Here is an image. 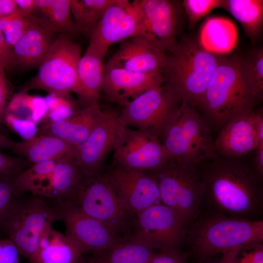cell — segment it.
<instances>
[{"label": "cell", "instance_id": "obj_22", "mask_svg": "<svg viewBox=\"0 0 263 263\" xmlns=\"http://www.w3.org/2000/svg\"><path fill=\"white\" fill-rule=\"evenodd\" d=\"M105 56L89 46L79 60L75 94L80 109L98 102L105 69Z\"/></svg>", "mask_w": 263, "mask_h": 263}, {"label": "cell", "instance_id": "obj_20", "mask_svg": "<svg viewBox=\"0 0 263 263\" xmlns=\"http://www.w3.org/2000/svg\"><path fill=\"white\" fill-rule=\"evenodd\" d=\"M255 110L235 117L224 125L214 140L218 155L241 158L255 150L259 144L255 128Z\"/></svg>", "mask_w": 263, "mask_h": 263}, {"label": "cell", "instance_id": "obj_40", "mask_svg": "<svg viewBox=\"0 0 263 263\" xmlns=\"http://www.w3.org/2000/svg\"><path fill=\"white\" fill-rule=\"evenodd\" d=\"M150 263H187V262L180 250H175L156 252Z\"/></svg>", "mask_w": 263, "mask_h": 263}, {"label": "cell", "instance_id": "obj_30", "mask_svg": "<svg viewBox=\"0 0 263 263\" xmlns=\"http://www.w3.org/2000/svg\"><path fill=\"white\" fill-rule=\"evenodd\" d=\"M31 19L36 24L71 38L80 34L72 16L70 0H53L45 13L31 16Z\"/></svg>", "mask_w": 263, "mask_h": 263}, {"label": "cell", "instance_id": "obj_38", "mask_svg": "<svg viewBox=\"0 0 263 263\" xmlns=\"http://www.w3.org/2000/svg\"><path fill=\"white\" fill-rule=\"evenodd\" d=\"M33 165L23 158L8 155L0 151V175H16Z\"/></svg>", "mask_w": 263, "mask_h": 263}, {"label": "cell", "instance_id": "obj_15", "mask_svg": "<svg viewBox=\"0 0 263 263\" xmlns=\"http://www.w3.org/2000/svg\"><path fill=\"white\" fill-rule=\"evenodd\" d=\"M55 201L65 225L66 234L77 244L84 254L100 253L123 239L70 202Z\"/></svg>", "mask_w": 263, "mask_h": 263}, {"label": "cell", "instance_id": "obj_4", "mask_svg": "<svg viewBox=\"0 0 263 263\" xmlns=\"http://www.w3.org/2000/svg\"><path fill=\"white\" fill-rule=\"evenodd\" d=\"M239 58L223 55L197 108L211 129L219 131L235 117L253 109L257 103L240 76Z\"/></svg>", "mask_w": 263, "mask_h": 263}, {"label": "cell", "instance_id": "obj_43", "mask_svg": "<svg viewBox=\"0 0 263 263\" xmlns=\"http://www.w3.org/2000/svg\"><path fill=\"white\" fill-rule=\"evenodd\" d=\"M18 9L24 15L30 17L36 8V0H14Z\"/></svg>", "mask_w": 263, "mask_h": 263}, {"label": "cell", "instance_id": "obj_25", "mask_svg": "<svg viewBox=\"0 0 263 263\" xmlns=\"http://www.w3.org/2000/svg\"><path fill=\"white\" fill-rule=\"evenodd\" d=\"M76 146L54 136L39 135L16 142L13 150L34 164L65 157L73 158Z\"/></svg>", "mask_w": 263, "mask_h": 263}, {"label": "cell", "instance_id": "obj_14", "mask_svg": "<svg viewBox=\"0 0 263 263\" xmlns=\"http://www.w3.org/2000/svg\"><path fill=\"white\" fill-rule=\"evenodd\" d=\"M119 112L103 108L102 115L87 138L76 146L73 159L85 176H92L104 170L105 160L113 150L123 126Z\"/></svg>", "mask_w": 263, "mask_h": 263}, {"label": "cell", "instance_id": "obj_42", "mask_svg": "<svg viewBox=\"0 0 263 263\" xmlns=\"http://www.w3.org/2000/svg\"><path fill=\"white\" fill-rule=\"evenodd\" d=\"M255 153L253 159V167L258 174L263 178V143L259 144L255 150Z\"/></svg>", "mask_w": 263, "mask_h": 263}, {"label": "cell", "instance_id": "obj_19", "mask_svg": "<svg viewBox=\"0 0 263 263\" xmlns=\"http://www.w3.org/2000/svg\"><path fill=\"white\" fill-rule=\"evenodd\" d=\"M167 56L145 37L138 35L122 42L105 65L140 73L162 72Z\"/></svg>", "mask_w": 263, "mask_h": 263}, {"label": "cell", "instance_id": "obj_5", "mask_svg": "<svg viewBox=\"0 0 263 263\" xmlns=\"http://www.w3.org/2000/svg\"><path fill=\"white\" fill-rule=\"evenodd\" d=\"M161 142L169 161L200 167L216 154L211 129L196 108L182 101Z\"/></svg>", "mask_w": 263, "mask_h": 263}, {"label": "cell", "instance_id": "obj_48", "mask_svg": "<svg viewBox=\"0 0 263 263\" xmlns=\"http://www.w3.org/2000/svg\"><path fill=\"white\" fill-rule=\"evenodd\" d=\"M198 263H221L219 260H214V259H211L207 260H206L202 262H198Z\"/></svg>", "mask_w": 263, "mask_h": 263}, {"label": "cell", "instance_id": "obj_26", "mask_svg": "<svg viewBox=\"0 0 263 263\" xmlns=\"http://www.w3.org/2000/svg\"><path fill=\"white\" fill-rule=\"evenodd\" d=\"M237 41V32L233 23L225 18L213 17L203 23L198 43L208 51L223 55L232 50Z\"/></svg>", "mask_w": 263, "mask_h": 263}, {"label": "cell", "instance_id": "obj_32", "mask_svg": "<svg viewBox=\"0 0 263 263\" xmlns=\"http://www.w3.org/2000/svg\"><path fill=\"white\" fill-rule=\"evenodd\" d=\"M240 76L251 97L257 103L263 97V49L255 48L245 56H240Z\"/></svg>", "mask_w": 263, "mask_h": 263}, {"label": "cell", "instance_id": "obj_12", "mask_svg": "<svg viewBox=\"0 0 263 263\" xmlns=\"http://www.w3.org/2000/svg\"><path fill=\"white\" fill-rule=\"evenodd\" d=\"M144 31L142 0H113L92 32L89 46L106 55L112 45Z\"/></svg>", "mask_w": 263, "mask_h": 263}, {"label": "cell", "instance_id": "obj_3", "mask_svg": "<svg viewBox=\"0 0 263 263\" xmlns=\"http://www.w3.org/2000/svg\"><path fill=\"white\" fill-rule=\"evenodd\" d=\"M223 55L206 50L192 38H183L168 55L164 84L180 101L198 108Z\"/></svg>", "mask_w": 263, "mask_h": 263}, {"label": "cell", "instance_id": "obj_2", "mask_svg": "<svg viewBox=\"0 0 263 263\" xmlns=\"http://www.w3.org/2000/svg\"><path fill=\"white\" fill-rule=\"evenodd\" d=\"M263 220L230 217L206 211L189 226L186 242L198 262L230 249L263 243Z\"/></svg>", "mask_w": 263, "mask_h": 263}, {"label": "cell", "instance_id": "obj_34", "mask_svg": "<svg viewBox=\"0 0 263 263\" xmlns=\"http://www.w3.org/2000/svg\"><path fill=\"white\" fill-rule=\"evenodd\" d=\"M32 23L31 16L24 15L18 9L9 15L0 18V29L12 48Z\"/></svg>", "mask_w": 263, "mask_h": 263}, {"label": "cell", "instance_id": "obj_36", "mask_svg": "<svg viewBox=\"0 0 263 263\" xmlns=\"http://www.w3.org/2000/svg\"><path fill=\"white\" fill-rule=\"evenodd\" d=\"M14 175H0V229H3L15 200L22 194L16 185Z\"/></svg>", "mask_w": 263, "mask_h": 263}, {"label": "cell", "instance_id": "obj_27", "mask_svg": "<svg viewBox=\"0 0 263 263\" xmlns=\"http://www.w3.org/2000/svg\"><path fill=\"white\" fill-rule=\"evenodd\" d=\"M84 175L73 157L56 161L45 198L69 201L78 190Z\"/></svg>", "mask_w": 263, "mask_h": 263}, {"label": "cell", "instance_id": "obj_23", "mask_svg": "<svg viewBox=\"0 0 263 263\" xmlns=\"http://www.w3.org/2000/svg\"><path fill=\"white\" fill-rule=\"evenodd\" d=\"M56 38V33L32 22L13 47L15 65L24 69L39 67Z\"/></svg>", "mask_w": 263, "mask_h": 263}, {"label": "cell", "instance_id": "obj_16", "mask_svg": "<svg viewBox=\"0 0 263 263\" xmlns=\"http://www.w3.org/2000/svg\"><path fill=\"white\" fill-rule=\"evenodd\" d=\"M104 172L122 204L135 216L149 207L161 203L158 185L151 172L113 164Z\"/></svg>", "mask_w": 263, "mask_h": 263}, {"label": "cell", "instance_id": "obj_44", "mask_svg": "<svg viewBox=\"0 0 263 263\" xmlns=\"http://www.w3.org/2000/svg\"><path fill=\"white\" fill-rule=\"evenodd\" d=\"M18 10L14 0H0V18L10 15Z\"/></svg>", "mask_w": 263, "mask_h": 263}, {"label": "cell", "instance_id": "obj_24", "mask_svg": "<svg viewBox=\"0 0 263 263\" xmlns=\"http://www.w3.org/2000/svg\"><path fill=\"white\" fill-rule=\"evenodd\" d=\"M83 255L68 235L49 225L43 231L36 251L29 260L30 263H77Z\"/></svg>", "mask_w": 263, "mask_h": 263}, {"label": "cell", "instance_id": "obj_37", "mask_svg": "<svg viewBox=\"0 0 263 263\" xmlns=\"http://www.w3.org/2000/svg\"><path fill=\"white\" fill-rule=\"evenodd\" d=\"M190 29L212 10L222 8L223 0H184L181 2Z\"/></svg>", "mask_w": 263, "mask_h": 263}, {"label": "cell", "instance_id": "obj_46", "mask_svg": "<svg viewBox=\"0 0 263 263\" xmlns=\"http://www.w3.org/2000/svg\"><path fill=\"white\" fill-rule=\"evenodd\" d=\"M16 142L7 138L0 133V149H11L13 150L15 147Z\"/></svg>", "mask_w": 263, "mask_h": 263}, {"label": "cell", "instance_id": "obj_29", "mask_svg": "<svg viewBox=\"0 0 263 263\" xmlns=\"http://www.w3.org/2000/svg\"><path fill=\"white\" fill-rule=\"evenodd\" d=\"M222 8L241 24L253 43L259 38L263 25V0H223Z\"/></svg>", "mask_w": 263, "mask_h": 263}, {"label": "cell", "instance_id": "obj_1", "mask_svg": "<svg viewBox=\"0 0 263 263\" xmlns=\"http://www.w3.org/2000/svg\"><path fill=\"white\" fill-rule=\"evenodd\" d=\"M202 205L207 211L249 220L261 219L262 180L241 158L217 154L200 167Z\"/></svg>", "mask_w": 263, "mask_h": 263}, {"label": "cell", "instance_id": "obj_13", "mask_svg": "<svg viewBox=\"0 0 263 263\" xmlns=\"http://www.w3.org/2000/svg\"><path fill=\"white\" fill-rule=\"evenodd\" d=\"M113 151V164L146 172L154 171L169 160L158 137L124 126Z\"/></svg>", "mask_w": 263, "mask_h": 263}, {"label": "cell", "instance_id": "obj_35", "mask_svg": "<svg viewBox=\"0 0 263 263\" xmlns=\"http://www.w3.org/2000/svg\"><path fill=\"white\" fill-rule=\"evenodd\" d=\"M221 263H263V243L238 246L225 251Z\"/></svg>", "mask_w": 263, "mask_h": 263}, {"label": "cell", "instance_id": "obj_18", "mask_svg": "<svg viewBox=\"0 0 263 263\" xmlns=\"http://www.w3.org/2000/svg\"><path fill=\"white\" fill-rule=\"evenodd\" d=\"M164 83L162 72L140 73L105 65L101 93L123 107L144 92Z\"/></svg>", "mask_w": 263, "mask_h": 263}, {"label": "cell", "instance_id": "obj_10", "mask_svg": "<svg viewBox=\"0 0 263 263\" xmlns=\"http://www.w3.org/2000/svg\"><path fill=\"white\" fill-rule=\"evenodd\" d=\"M181 102L163 84L144 92L122 107L119 119L124 126L151 134L161 140Z\"/></svg>", "mask_w": 263, "mask_h": 263}, {"label": "cell", "instance_id": "obj_41", "mask_svg": "<svg viewBox=\"0 0 263 263\" xmlns=\"http://www.w3.org/2000/svg\"><path fill=\"white\" fill-rule=\"evenodd\" d=\"M7 87L5 70L0 65V124L3 120L6 111Z\"/></svg>", "mask_w": 263, "mask_h": 263}, {"label": "cell", "instance_id": "obj_33", "mask_svg": "<svg viewBox=\"0 0 263 263\" xmlns=\"http://www.w3.org/2000/svg\"><path fill=\"white\" fill-rule=\"evenodd\" d=\"M113 0H70L73 19L80 34L90 37Z\"/></svg>", "mask_w": 263, "mask_h": 263}, {"label": "cell", "instance_id": "obj_47", "mask_svg": "<svg viewBox=\"0 0 263 263\" xmlns=\"http://www.w3.org/2000/svg\"><path fill=\"white\" fill-rule=\"evenodd\" d=\"M77 263H101V262L94 255L92 254L91 256L86 257L84 254Z\"/></svg>", "mask_w": 263, "mask_h": 263}, {"label": "cell", "instance_id": "obj_45", "mask_svg": "<svg viewBox=\"0 0 263 263\" xmlns=\"http://www.w3.org/2000/svg\"><path fill=\"white\" fill-rule=\"evenodd\" d=\"M0 48L11 59L14 61L13 48L7 42L3 33L0 29ZM15 62V61H14Z\"/></svg>", "mask_w": 263, "mask_h": 263}, {"label": "cell", "instance_id": "obj_7", "mask_svg": "<svg viewBox=\"0 0 263 263\" xmlns=\"http://www.w3.org/2000/svg\"><path fill=\"white\" fill-rule=\"evenodd\" d=\"M81 56L79 44L65 35L56 37L38 73L27 82L22 92L38 89L68 98L77 88V66Z\"/></svg>", "mask_w": 263, "mask_h": 263}, {"label": "cell", "instance_id": "obj_6", "mask_svg": "<svg viewBox=\"0 0 263 263\" xmlns=\"http://www.w3.org/2000/svg\"><path fill=\"white\" fill-rule=\"evenodd\" d=\"M70 202L121 238L132 234L135 216L124 206L104 171L83 177Z\"/></svg>", "mask_w": 263, "mask_h": 263}, {"label": "cell", "instance_id": "obj_8", "mask_svg": "<svg viewBox=\"0 0 263 263\" xmlns=\"http://www.w3.org/2000/svg\"><path fill=\"white\" fill-rule=\"evenodd\" d=\"M22 194L15 200L3 229L15 244L20 255L29 259L45 228L62 221V215L56 207L50 206L42 197L31 193L26 196Z\"/></svg>", "mask_w": 263, "mask_h": 263}, {"label": "cell", "instance_id": "obj_28", "mask_svg": "<svg viewBox=\"0 0 263 263\" xmlns=\"http://www.w3.org/2000/svg\"><path fill=\"white\" fill-rule=\"evenodd\" d=\"M156 253L148 244L132 234L94 255L101 263H150Z\"/></svg>", "mask_w": 263, "mask_h": 263}, {"label": "cell", "instance_id": "obj_31", "mask_svg": "<svg viewBox=\"0 0 263 263\" xmlns=\"http://www.w3.org/2000/svg\"><path fill=\"white\" fill-rule=\"evenodd\" d=\"M56 161L33 164L14 175L16 185L21 194L29 192L45 197L49 187Z\"/></svg>", "mask_w": 263, "mask_h": 263}, {"label": "cell", "instance_id": "obj_21", "mask_svg": "<svg viewBox=\"0 0 263 263\" xmlns=\"http://www.w3.org/2000/svg\"><path fill=\"white\" fill-rule=\"evenodd\" d=\"M103 112L98 102L81 108L69 117L45 124L39 135L54 136L75 146L79 145L89 136Z\"/></svg>", "mask_w": 263, "mask_h": 263}, {"label": "cell", "instance_id": "obj_9", "mask_svg": "<svg viewBox=\"0 0 263 263\" xmlns=\"http://www.w3.org/2000/svg\"><path fill=\"white\" fill-rule=\"evenodd\" d=\"M150 172L157 182L161 203L176 211L190 226L202 207L200 167L169 160Z\"/></svg>", "mask_w": 263, "mask_h": 263}, {"label": "cell", "instance_id": "obj_17", "mask_svg": "<svg viewBox=\"0 0 263 263\" xmlns=\"http://www.w3.org/2000/svg\"><path fill=\"white\" fill-rule=\"evenodd\" d=\"M143 36L166 53L175 49L183 21L181 2L174 0H142Z\"/></svg>", "mask_w": 263, "mask_h": 263}, {"label": "cell", "instance_id": "obj_11", "mask_svg": "<svg viewBox=\"0 0 263 263\" xmlns=\"http://www.w3.org/2000/svg\"><path fill=\"white\" fill-rule=\"evenodd\" d=\"M189 225L176 211L162 204L135 215L132 234L154 250H180L186 242Z\"/></svg>", "mask_w": 263, "mask_h": 263}, {"label": "cell", "instance_id": "obj_39", "mask_svg": "<svg viewBox=\"0 0 263 263\" xmlns=\"http://www.w3.org/2000/svg\"><path fill=\"white\" fill-rule=\"evenodd\" d=\"M19 250L9 238L0 239V263H20Z\"/></svg>", "mask_w": 263, "mask_h": 263}]
</instances>
